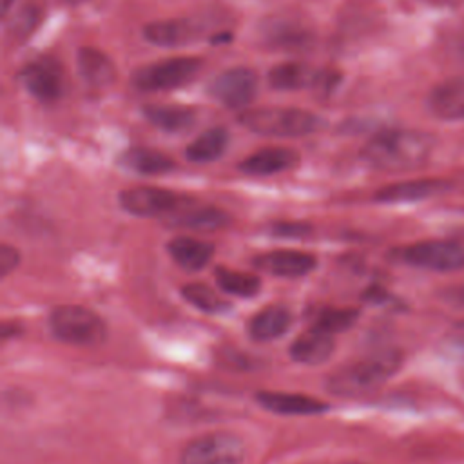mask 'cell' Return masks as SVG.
I'll use <instances>...</instances> for the list:
<instances>
[{"instance_id": "cell-24", "label": "cell", "mask_w": 464, "mask_h": 464, "mask_svg": "<svg viewBox=\"0 0 464 464\" xmlns=\"http://www.w3.org/2000/svg\"><path fill=\"white\" fill-rule=\"evenodd\" d=\"M143 116L167 132H181L196 121V111L187 105H145Z\"/></svg>"}, {"instance_id": "cell-33", "label": "cell", "mask_w": 464, "mask_h": 464, "mask_svg": "<svg viewBox=\"0 0 464 464\" xmlns=\"http://www.w3.org/2000/svg\"><path fill=\"white\" fill-rule=\"evenodd\" d=\"M13 2H14V0H2V13H4V14H7V11H9V7L13 5Z\"/></svg>"}, {"instance_id": "cell-1", "label": "cell", "mask_w": 464, "mask_h": 464, "mask_svg": "<svg viewBox=\"0 0 464 464\" xmlns=\"http://www.w3.org/2000/svg\"><path fill=\"white\" fill-rule=\"evenodd\" d=\"M435 147V138L415 129H392L373 136L361 150L364 163L377 170L402 172L422 167Z\"/></svg>"}, {"instance_id": "cell-8", "label": "cell", "mask_w": 464, "mask_h": 464, "mask_svg": "<svg viewBox=\"0 0 464 464\" xmlns=\"http://www.w3.org/2000/svg\"><path fill=\"white\" fill-rule=\"evenodd\" d=\"M188 201L190 198L160 187H132L120 194L121 208L140 218H169Z\"/></svg>"}, {"instance_id": "cell-18", "label": "cell", "mask_w": 464, "mask_h": 464, "mask_svg": "<svg viewBox=\"0 0 464 464\" xmlns=\"http://www.w3.org/2000/svg\"><path fill=\"white\" fill-rule=\"evenodd\" d=\"M167 221L172 227H181V228H190V230H218L227 227L230 221L228 214L223 212L221 208L216 207H194L192 199L185 203L179 210H176L172 216L167 218Z\"/></svg>"}, {"instance_id": "cell-16", "label": "cell", "mask_w": 464, "mask_h": 464, "mask_svg": "<svg viewBox=\"0 0 464 464\" xmlns=\"http://www.w3.org/2000/svg\"><path fill=\"white\" fill-rule=\"evenodd\" d=\"M299 161L295 150L286 147H266L246 156L239 169L250 176H272L292 169Z\"/></svg>"}, {"instance_id": "cell-6", "label": "cell", "mask_w": 464, "mask_h": 464, "mask_svg": "<svg viewBox=\"0 0 464 464\" xmlns=\"http://www.w3.org/2000/svg\"><path fill=\"white\" fill-rule=\"evenodd\" d=\"M397 257L411 266L431 272H455L464 268V246L446 239H426L397 250Z\"/></svg>"}, {"instance_id": "cell-26", "label": "cell", "mask_w": 464, "mask_h": 464, "mask_svg": "<svg viewBox=\"0 0 464 464\" xmlns=\"http://www.w3.org/2000/svg\"><path fill=\"white\" fill-rule=\"evenodd\" d=\"M216 283L218 286L232 295L239 297H252L259 292L261 281L256 274L250 272H239V270H230L225 266H218L216 272Z\"/></svg>"}, {"instance_id": "cell-28", "label": "cell", "mask_w": 464, "mask_h": 464, "mask_svg": "<svg viewBox=\"0 0 464 464\" xmlns=\"http://www.w3.org/2000/svg\"><path fill=\"white\" fill-rule=\"evenodd\" d=\"M357 317L359 312L355 308H324L317 314L314 326L334 335L337 332L348 330L357 321Z\"/></svg>"}, {"instance_id": "cell-4", "label": "cell", "mask_w": 464, "mask_h": 464, "mask_svg": "<svg viewBox=\"0 0 464 464\" xmlns=\"http://www.w3.org/2000/svg\"><path fill=\"white\" fill-rule=\"evenodd\" d=\"M49 328L58 341L74 346L100 344L107 335L103 319L80 304H62L53 308Z\"/></svg>"}, {"instance_id": "cell-30", "label": "cell", "mask_w": 464, "mask_h": 464, "mask_svg": "<svg viewBox=\"0 0 464 464\" xmlns=\"http://www.w3.org/2000/svg\"><path fill=\"white\" fill-rule=\"evenodd\" d=\"M442 344H444V350L459 359V361H464V321H459L455 323L444 335L442 339Z\"/></svg>"}, {"instance_id": "cell-2", "label": "cell", "mask_w": 464, "mask_h": 464, "mask_svg": "<svg viewBox=\"0 0 464 464\" xmlns=\"http://www.w3.org/2000/svg\"><path fill=\"white\" fill-rule=\"evenodd\" d=\"M402 355L397 350H381L353 361L330 375L326 388L335 395H361L384 384L401 368Z\"/></svg>"}, {"instance_id": "cell-23", "label": "cell", "mask_w": 464, "mask_h": 464, "mask_svg": "<svg viewBox=\"0 0 464 464\" xmlns=\"http://www.w3.org/2000/svg\"><path fill=\"white\" fill-rule=\"evenodd\" d=\"M120 163L125 169L134 170L138 174H145V176L165 174L176 167V163L167 154L154 149H147V147H132L125 150L120 156Z\"/></svg>"}, {"instance_id": "cell-29", "label": "cell", "mask_w": 464, "mask_h": 464, "mask_svg": "<svg viewBox=\"0 0 464 464\" xmlns=\"http://www.w3.org/2000/svg\"><path fill=\"white\" fill-rule=\"evenodd\" d=\"M268 42H272L277 47H286V49H295V47H304L310 42V34L303 31L301 27L294 25H274L268 31Z\"/></svg>"}, {"instance_id": "cell-31", "label": "cell", "mask_w": 464, "mask_h": 464, "mask_svg": "<svg viewBox=\"0 0 464 464\" xmlns=\"http://www.w3.org/2000/svg\"><path fill=\"white\" fill-rule=\"evenodd\" d=\"M18 261H20V254L14 246H9V245L0 246V274L4 277L16 268Z\"/></svg>"}, {"instance_id": "cell-17", "label": "cell", "mask_w": 464, "mask_h": 464, "mask_svg": "<svg viewBox=\"0 0 464 464\" xmlns=\"http://www.w3.org/2000/svg\"><path fill=\"white\" fill-rule=\"evenodd\" d=\"M335 350L332 334L312 326L308 332L295 337L290 346V357L301 364H321L330 359Z\"/></svg>"}, {"instance_id": "cell-9", "label": "cell", "mask_w": 464, "mask_h": 464, "mask_svg": "<svg viewBox=\"0 0 464 464\" xmlns=\"http://www.w3.org/2000/svg\"><path fill=\"white\" fill-rule=\"evenodd\" d=\"M208 92L228 109L246 107L257 92V74L246 67L227 69L208 83Z\"/></svg>"}, {"instance_id": "cell-7", "label": "cell", "mask_w": 464, "mask_h": 464, "mask_svg": "<svg viewBox=\"0 0 464 464\" xmlns=\"http://www.w3.org/2000/svg\"><path fill=\"white\" fill-rule=\"evenodd\" d=\"M181 464H241L243 440L230 431H212L192 439L181 451Z\"/></svg>"}, {"instance_id": "cell-21", "label": "cell", "mask_w": 464, "mask_h": 464, "mask_svg": "<svg viewBox=\"0 0 464 464\" xmlns=\"http://www.w3.org/2000/svg\"><path fill=\"white\" fill-rule=\"evenodd\" d=\"M323 72L301 63V62H285L270 69L268 83L279 91H295L308 85H317L323 82Z\"/></svg>"}, {"instance_id": "cell-10", "label": "cell", "mask_w": 464, "mask_h": 464, "mask_svg": "<svg viewBox=\"0 0 464 464\" xmlns=\"http://www.w3.org/2000/svg\"><path fill=\"white\" fill-rule=\"evenodd\" d=\"M25 91L40 102H54L63 94V72L51 58L27 63L18 74Z\"/></svg>"}, {"instance_id": "cell-22", "label": "cell", "mask_w": 464, "mask_h": 464, "mask_svg": "<svg viewBox=\"0 0 464 464\" xmlns=\"http://www.w3.org/2000/svg\"><path fill=\"white\" fill-rule=\"evenodd\" d=\"M174 263L185 270H199L207 266L214 256V246L196 237H174L167 245Z\"/></svg>"}, {"instance_id": "cell-15", "label": "cell", "mask_w": 464, "mask_h": 464, "mask_svg": "<svg viewBox=\"0 0 464 464\" xmlns=\"http://www.w3.org/2000/svg\"><path fill=\"white\" fill-rule=\"evenodd\" d=\"M256 401L265 410L277 415H317L328 408V404L319 399L288 392H259L256 393Z\"/></svg>"}, {"instance_id": "cell-27", "label": "cell", "mask_w": 464, "mask_h": 464, "mask_svg": "<svg viewBox=\"0 0 464 464\" xmlns=\"http://www.w3.org/2000/svg\"><path fill=\"white\" fill-rule=\"evenodd\" d=\"M181 294L187 303L205 314H223L228 310V301L219 297L210 286L203 283H188L181 288Z\"/></svg>"}, {"instance_id": "cell-3", "label": "cell", "mask_w": 464, "mask_h": 464, "mask_svg": "<svg viewBox=\"0 0 464 464\" xmlns=\"http://www.w3.org/2000/svg\"><path fill=\"white\" fill-rule=\"evenodd\" d=\"M239 123L263 136L297 138L319 129L321 118L295 107H256L241 112Z\"/></svg>"}, {"instance_id": "cell-14", "label": "cell", "mask_w": 464, "mask_h": 464, "mask_svg": "<svg viewBox=\"0 0 464 464\" xmlns=\"http://www.w3.org/2000/svg\"><path fill=\"white\" fill-rule=\"evenodd\" d=\"M256 265L274 276L279 277H301L304 274H310L317 259L310 252L301 250H274L259 256L256 259Z\"/></svg>"}, {"instance_id": "cell-13", "label": "cell", "mask_w": 464, "mask_h": 464, "mask_svg": "<svg viewBox=\"0 0 464 464\" xmlns=\"http://www.w3.org/2000/svg\"><path fill=\"white\" fill-rule=\"evenodd\" d=\"M448 188L444 179L422 178V179H408L401 183H392L375 192V201L379 203H411L433 198Z\"/></svg>"}, {"instance_id": "cell-25", "label": "cell", "mask_w": 464, "mask_h": 464, "mask_svg": "<svg viewBox=\"0 0 464 464\" xmlns=\"http://www.w3.org/2000/svg\"><path fill=\"white\" fill-rule=\"evenodd\" d=\"M228 145V132L223 127H212L192 140L185 150L187 160L194 163H208L218 160Z\"/></svg>"}, {"instance_id": "cell-11", "label": "cell", "mask_w": 464, "mask_h": 464, "mask_svg": "<svg viewBox=\"0 0 464 464\" xmlns=\"http://www.w3.org/2000/svg\"><path fill=\"white\" fill-rule=\"evenodd\" d=\"M430 112L444 121L464 120V76H453L439 82L428 94Z\"/></svg>"}, {"instance_id": "cell-32", "label": "cell", "mask_w": 464, "mask_h": 464, "mask_svg": "<svg viewBox=\"0 0 464 464\" xmlns=\"http://www.w3.org/2000/svg\"><path fill=\"white\" fill-rule=\"evenodd\" d=\"M308 230L310 227L306 223H277L274 227V232L283 236H299V234H306Z\"/></svg>"}, {"instance_id": "cell-20", "label": "cell", "mask_w": 464, "mask_h": 464, "mask_svg": "<svg viewBox=\"0 0 464 464\" xmlns=\"http://www.w3.org/2000/svg\"><path fill=\"white\" fill-rule=\"evenodd\" d=\"M78 72L91 87H109L116 80L112 60L94 47H82L76 56Z\"/></svg>"}, {"instance_id": "cell-19", "label": "cell", "mask_w": 464, "mask_h": 464, "mask_svg": "<svg viewBox=\"0 0 464 464\" xmlns=\"http://www.w3.org/2000/svg\"><path fill=\"white\" fill-rule=\"evenodd\" d=\"M292 323V314L283 304H270L259 310L248 323V335L254 341L268 343L286 334Z\"/></svg>"}, {"instance_id": "cell-12", "label": "cell", "mask_w": 464, "mask_h": 464, "mask_svg": "<svg viewBox=\"0 0 464 464\" xmlns=\"http://www.w3.org/2000/svg\"><path fill=\"white\" fill-rule=\"evenodd\" d=\"M201 33V25H198L190 18H169L156 20L143 27V36L152 45L160 47H176L196 40Z\"/></svg>"}, {"instance_id": "cell-5", "label": "cell", "mask_w": 464, "mask_h": 464, "mask_svg": "<svg viewBox=\"0 0 464 464\" xmlns=\"http://www.w3.org/2000/svg\"><path fill=\"white\" fill-rule=\"evenodd\" d=\"M203 62L198 56H174L163 62L149 63L134 71L132 85L141 92H158L178 89L192 82Z\"/></svg>"}]
</instances>
